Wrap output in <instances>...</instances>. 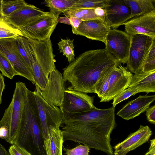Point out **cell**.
Wrapping results in <instances>:
<instances>
[{"label":"cell","mask_w":155,"mask_h":155,"mask_svg":"<svg viewBox=\"0 0 155 155\" xmlns=\"http://www.w3.org/2000/svg\"><path fill=\"white\" fill-rule=\"evenodd\" d=\"M120 63L105 48L86 51L78 56L64 69V82L69 89L86 94L95 93V85L101 74L107 68Z\"/></svg>","instance_id":"7a4b0ae2"},{"label":"cell","mask_w":155,"mask_h":155,"mask_svg":"<svg viewBox=\"0 0 155 155\" xmlns=\"http://www.w3.org/2000/svg\"><path fill=\"white\" fill-rule=\"evenodd\" d=\"M94 96L73 89L65 90L61 107L63 115L71 114L88 111L96 107Z\"/></svg>","instance_id":"8fae6325"},{"label":"cell","mask_w":155,"mask_h":155,"mask_svg":"<svg viewBox=\"0 0 155 155\" xmlns=\"http://www.w3.org/2000/svg\"><path fill=\"white\" fill-rule=\"evenodd\" d=\"M155 100V95H140L129 101L117 113L122 118L128 120L139 116L149 107Z\"/></svg>","instance_id":"d6986e66"},{"label":"cell","mask_w":155,"mask_h":155,"mask_svg":"<svg viewBox=\"0 0 155 155\" xmlns=\"http://www.w3.org/2000/svg\"><path fill=\"white\" fill-rule=\"evenodd\" d=\"M63 13L65 16L68 18L70 17H74L81 19L83 21L93 19H98L103 21L96 15L94 12V9L71 10L64 11Z\"/></svg>","instance_id":"484cf974"},{"label":"cell","mask_w":155,"mask_h":155,"mask_svg":"<svg viewBox=\"0 0 155 155\" xmlns=\"http://www.w3.org/2000/svg\"><path fill=\"white\" fill-rule=\"evenodd\" d=\"M33 92L38 108L43 141L48 138V126L60 128L62 124L63 115L58 107L51 104L43 98L41 91L35 86Z\"/></svg>","instance_id":"52a82bcc"},{"label":"cell","mask_w":155,"mask_h":155,"mask_svg":"<svg viewBox=\"0 0 155 155\" xmlns=\"http://www.w3.org/2000/svg\"><path fill=\"white\" fill-rule=\"evenodd\" d=\"M32 74L35 81V86H37L40 91L43 90L48 80L47 76L42 69L36 64L32 62Z\"/></svg>","instance_id":"f546056e"},{"label":"cell","mask_w":155,"mask_h":155,"mask_svg":"<svg viewBox=\"0 0 155 155\" xmlns=\"http://www.w3.org/2000/svg\"><path fill=\"white\" fill-rule=\"evenodd\" d=\"M110 0H77L68 10L81 9L104 8L110 6Z\"/></svg>","instance_id":"83f0119b"},{"label":"cell","mask_w":155,"mask_h":155,"mask_svg":"<svg viewBox=\"0 0 155 155\" xmlns=\"http://www.w3.org/2000/svg\"><path fill=\"white\" fill-rule=\"evenodd\" d=\"M131 41V36L125 32L111 28L106 38L105 48L124 64L128 61Z\"/></svg>","instance_id":"30bf717a"},{"label":"cell","mask_w":155,"mask_h":155,"mask_svg":"<svg viewBox=\"0 0 155 155\" xmlns=\"http://www.w3.org/2000/svg\"><path fill=\"white\" fill-rule=\"evenodd\" d=\"M48 12L28 4L4 18L12 26L18 29Z\"/></svg>","instance_id":"ac0fdd59"},{"label":"cell","mask_w":155,"mask_h":155,"mask_svg":"<svg viewBox=\"0 0 155 155\" xmlns=\"http://www.w3.org/2000/svg\"><path fill=\"white\" fill-rule=\"evenodd\" d=\"M74 39L70 40L69 38L61 39L58 43L60 53L66 57L68 61L70 63L75 60V54L74 50L73 41Z\"/></svg>","instance_id":"f1b7e54d"},{"label":"cell","mask_w":155,"mask_h":155,"mask_svg":"<svg viewBox=\"0 0 155 155\" xmlns=\"http://www.w3.org/2000/svg\"><path fill=\"white\" fill-rule=\"evenodd\" d=\"M140 92L139 90L134 87H128L114 98L112 103L113 106L115 107L117 104L121 101L128 98L132 95Z\"/></svg>","instance_id":"d6a6232c"},{"label":"cell","mask_w":155,"mask_h":155,"mask_svg":"<svg viewBox=\"0 0 155 155\" xmlns=\"http://www.w3.org/2000/svg\"><path fill=\"white\" fill-rule=\"evenodd\" d=\"M23 36L21 31L0 16V39L15 38Z\"/></svg>","instance_id":"4316f807"},{"label":"cell","mask_w":155,"mask_h":155,"mask_svg":"<svg viewBox=\"0 0 155 155\" xmlns=\"http://www.w3.org/2000/svg\"><path fill=\"white\" fill-rule=\"evenodd\" d=\"M133 74L119 63L105 70L101 74L95 87L100 102H108L127 88Z\"/></svg>","instance_id":"277c9868"},{"label":"cell","mask_w":155,"mask_h":155,"mask_svg":"<svg viewBox=\"0 0 155 155\" xmlns=\"http://www.w3.org/2000/svg\"><path fill=\"white\" fill-rule=\"evenodd\" d=\"M10 155H32L25 150L14 144H12L9 149Z\"/></svg>","instance_id":"e575fe53"},{"label":"cell","mask_w":155,"mask_h":155,"mask_svg":"<svg viewBox=\"0 0 155 155\" xmlns=\"http://www.w3.org/2000/svg\"><path fill=\"white\" fill-rule=\"evenodd\" d=\"M67 155H88L89 148L85 145H80L71 149H66Z\"/></svg>","instance_id":"836d02e7"},{"label":"cell","mask_w":155,"mask_h":155,"mask_svg":"<svg viewBox=\"0 0 155 155\" xmlns=\"http://www.w3.org/2000/svg\"><path fill=\"white\" fill-rule=\"evenodd\" d=\"M5 87L4 79L2 74L0 72V105L2 103V92L5 89Z\"/></svg>","instance_id":"f35d334b"},{"label":"cell","mask_w":155,"mask_h":155,"mask_svg":"<svg viewBox=\"0 0 155 155\" xmlns=\"http://www.w3.org/2000/svg\"><path fill=\"white\" fill-rule=\"evenodd\" d=\"M44 90L41 91L45 100L50 104L60 107L64 96V81L63 75L55 69L51 71Z\"/></svg>","instance_id":"4fadbf2b"},{"label":"cell","mask_w":155,"mask_h":155,"mask_svg":"<svg viewBox=\"0 0 155 155\" xmlns=\"http://www.w3.org/2000/svg\"><path fill=\"white\" fill-rule=\"evenodd\" d=\"M61 130L64 141L81 143L89 148L113 155L110 136L116 125L115 107H96L86 111L63 115Z\"/></svg>","instance_id":"6da1fadb"},{"label":"cell","mask_w":155,"mask_h":155,"mask_svg":"<svg viewBox=\"0 0 155 155\" xmlns=\"http://www.w3.org/2000/svg\"><path fill=\"white\" fill-rule=\"evenodd\" d=\"M141 71L145 72L155 71V40L144 59Z\"/></svg>","instance_id":"4dcf8cb0"},{"label":"cell","mask_w":155,"mask_h":155,"mask_svg":"<svg viewBox=\"0 0 155 155\" xmlns=\"http://www.w3.org/2000/svg\"><path fill=\"white\" fill-rule=\"evenodd\" d=\"M0 51L9 61L18 75L35 84L32 71L19 52L14 38L0 39Z\"/></svg>","instance_id":"7c38bea8"},{"label":"cell","mask_w":155,"mask_h":155,"mask_svg":"<svg viewBox=\"0 0 155 155\" xmlns=\"http://www.w3.org/2000/svg\"><path fill=\"white\" fill-rule=\"evenodd\" d=\"M144 155H155V139L150 140V146L149 151Z\"/></svg>","instance_id":"ab89813d"},{"label":"cell","mask_w":155,"mask_h":155,"mask_svg":"<svg viewBox=\"0 0 155 155\" xmlns=\"http://www.w3.org/2000/svg\"><path fill=\"white\" fill-rule=\"evenodd\" d=\"M77 0H46L44 1L45 6L48 7L50 12L58 15L68 10Z\"/></svg>","instance_id":"603a6c76"},{"label":"cell","mask_w":155,"mask_h":155,"mask_svg":"<svg viewBox=\"0 0 155 155\" xmlns=\"http://www.w3.org/2000/svg\"><path fill=\"white\" fill-rule=\"evenodd\" d=\"M130 36L131 44L126 67L134 74L142 70L144 59L155 37L141 34Z\"/></svg>","instance_id":"ba28073f"},{"label":"cell","mask_w":155,"mask_h":155,"mask_svg":"<svg viewBox=\"0 0 155 155\" xmlns=\"http://www.w3.org/2000/svg\"><path fill=\"white\" fill-rule=\"evenodd\" d=\"M59 15L48 12L18 29L27 38L41 41L48 40L58 23Z\"/></svg>","instance_id":"8992f818"},{"label":"cell","mask_w":155,"mask_h":155,"mask_svg":"<svg viewBox=\"0 0 155 155\" xmlns=\"http://www.w3.org/2000/svg\"><path fill=\"white\" fill-rule=\"evenodd\" d=\"M147 120L154 124H155V105L148 108L146 111Z\"/></svg>","instance_id":"d590c367"},{"label":"cell","mask_w":155,"mask_h":155,"mask_svg":"<svg viewBox=\"0 0 155 155\" xmlns=\"http://www.w3.org/2000/svg\"><path fill=\"white\" fill-rule=\"evenodd\" d=\"M27 39L30 46L32 62L38 65L48 77L51 72L56 69V60L51 40L49 39L41 41Z\"/></svg>","instance_id":"9c48e42d"},{"label":"cell","mask_w":155,"mask_h":155,"mask_svg":"<svg viewBox=\"0 0 155 155\" xmlns=\"http://www.w3.org/2000/svg\"><path fill=\"white\" fill-rule=\"evenodd\" d=\"M0 71L3 75L11 79L15 76L18 75L9 61L0 51Z\"/></svg>","instance_id":"1f68e13d"},{"label":"cell","mask_w":155,"mask_h":155,"mask_svg":"<svg viewBox=\"0 0 155 155\" xmlns=\"http://www.w3.org/2000/svg\"><path fill=\"white\" fill-rule=\"evenodd\" d=\"M105 10L104 22L112 29L117 28L131 18V11L124 0H110Z\"/></svg>","instance_id":"5bb4252c"},{"label":"cell","mask_w":155,"mask_h":155,"mask_svg":"<svg viewBox=\"0 0 155 155\" xmlns=\"http://www.w3.org/2000/svg\"><path fill=\"white\" fill-rule=\"evenodd\" d=\"M152 132L148 126L140 125L136 131L130 134L122 142L114 147V155H126L148 141Z\"/></svg>","instance_id":"e0dca14e"},{"label":"cell","mask_w":155,"mask_h":155,"mask_svg":"<svg viewBox=\"0 0 155 155\" xmlns=\"http://www.w3.org/2000/svg\"><path fill=\"white\" fill-rule=\"evenodd\" d=\"M38 110L33 101L25 103L20 125L13 144L32 155H46Z\"/></svg>","instance_id":"3957f363"},{"label":"cell","mask_w":155,"mask_h":155,"mask_svg":"<svg viewBox=\"0 0 155 155\" xmlns=\"http://www.w3.org/2000/svg\"><path fill=\"white\" fill-rule=\"evenodd\" d=\"M132 87L140 92L148 94L155 91V71L145 72L140 71L132 76L128 87Z\"/></svg>","instance_id":"44dd1931"},{"label":"cell","mask_w":155,"mask_h":155,"mask_svg":"<svg viewBox=\"0 0 155 155\" xmlns=\"http://www.w3.org/2000/svg\"><path fill=\"white\" fill-rule=\"evenodd\" d=\"M0 155H10L5 147L0 143Z\"/></svg>","instance_id":"b9f144b4"},{"label":"cell","mask_w":155,"mask_h":155,"mask_svg":"<svg viewBox=\"0 0 155 155\" xmlns=\"http://www.w3.org/2000/svg\"><path fill=\"white\" fill-rule=\"evenodd\" d=\"M58 22L64 23L68 25H70L69 18L66 16L58 18Z\"/></svg>","instance_id":"60d3db41"},{"label":"cell","mask_w":155,"mask_h":155,"mask_svg":"<svg viewBox=\"0 0 155 155\" xmlns=\"http://www.w3.org/2000/svg\"><path fill=\"white\" fill-rule=\"evenodd\" d=\"M28 3L24 0L0 1V16L5 18Z\"/></svg>","instance_id":"d4e9b609"},{"label":"cell","mask_w":155,"mask_h":155,"mask_svg":"<svg viewBox=\"0 0 155 155\" xmlns=\"http://www.w3.org/2000/svg\"><path fill=\"white\" fill-rule=\"evenodd\" d=\"M48 128V138L43 141L46 155H62L64 140L61 130L52 125Z\"/></svg>","instance_id":"ffe728a7"},{"label":"cell","mask_w":155,"mask_h":155,"mask_svg":"<svg viewBox=\"0 0 155 155\" xmlns=\"http://www.w3.org/2000/svg\"><path fill=\"white\" fill-rule=\"evenodd\" d=\"M69 18L71 28L74 29L77 28L83 21L81 19L74 17H70Z\"/></svg>","instance_id":"8d00e7d4"},{"label":"cell","mask_w":155,"mask_h":155,"mask_svg":"<svg viewBox=\"0 0 155 155\" xmlns=\"http://www.w3.org/2000/svg\"><path fill=\"white\" fill-rule=\"evenodd\" d=\"M28 89L25 83H16L12 101L0 120V127H4L7 131L5 140L12 144L20 125Z\"/></svg>","instance_id":"5b68a950"},{"label":"cell","mask_w":155,"mask_h":155,"mask_svg":"<svg viewBox=\"0 0 155 155\" xmlns=\"http://www.w3.org/2000/svg\"><path fill=\"white\" fill-rule=\"evenodd\" d=\"M111 28L104 21L93 19L83 21L77 28H72V31L74 34L104 43L106 37Z\"/></svg>","instance_id":"2e32d148"},{"label":"cell","mask_w":155,"mask_h":155,"mask_svg":"<svg viewBox=\"0 0 155 155\" xmlns=\"http://www.w3.org/2000/svg\"><path fill=\"white\" fill-rule=\"evenodd\" d=\"M96 15L102 20L104 21L105 16V10L104 8L98 7L94 9Z\"/></svg>","instance_id":"74e56055"},{"label":"cell","mask_w":155,"mask_h":155,"mask_svg":"<svg viewBox=\"0 0 155 155\" xmlns=\"http://www.w3.org/2000/svg\"><path fill=\"white\" fill-rule=\"evenodd\" d=\"M123 25L125 32L130 35L141 34L155 37V10L134 17Z\"/></svg>","instance_id":"9a60e30c"},{"label":"cell","mask_w":155,"mask_h":155,"mask_svg":"<svg viewBox=\"0 0 155 155\" xmlns=\"http://www.w3.org/2000/svg\"><path fill=\"white\" fill-rule=\"evenodd\" d=\"M129 6L131 18L155 10V0H124Z\"/></svg>","instance_id":"7402d4cb"},{"label":"cell","mask_w":155,"mask_h":155,"mask_svg":"<svg viewBox=\"0 0 155 155\" xmlns=\"http://www.w3.org/2000/svg\"><path fill=\"white\" fill-rule=\"evenodd\" d=\"M14 39L19 52L32 72V58L28 39L24 36H19Z\"/></svg>","instance_id":"cb8c5ba5"}]
</instances>
